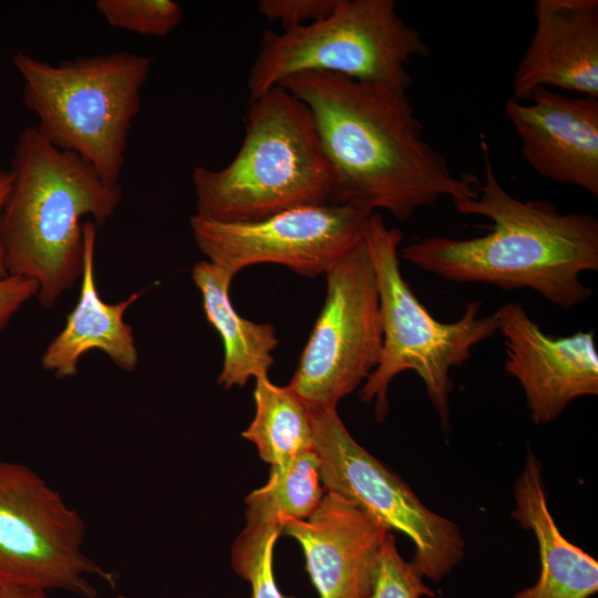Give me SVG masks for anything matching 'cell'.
<instances>
[{"label":"cell","mask_w":598,"mask_h":598,"mask_svg":"<svg viewBox=\"0 0 598 598\" xmlns=\"http://www.w3.org/2000/svg\"><path fill=\"white\" fill-rule=\"evenodd\" d=\"M278 85L311 112L336 175V204L384 209L403 221L442 197L476 196V179L454 176L424 138L406 92L324 72L297 73Z\"/></svg>","instance_id":"cell-1"},{"label":"cell","mask_w":598,"mask_h":598,"mask_svg":"<svg viewBox=\"0 0 598 598\" xmlns=\"http://www.w3.org/2000/svg\"><path fill=\"white\" fill-rule=\"evenodd\" d=\"M481 148L477 194L453 204L460 214L489 218L491 231L468 239L430 236L402 248V257L447 281L528 288L564 310L587 300L592 291L580 275L598 270V220L512 196L496 177L484 137Z\"/></svg>","instance_id":"cell-2"},{"label":"cell","mask_w":598,"mask_h":598,"mask_svg":"<svg viewBox=\"0 0 598 598\" xmlns=\"http://www.w3.org/2000/svg\"><path fill=\"white\" fill-rule=\"evenodd\" d=\"M12 187L0 225L8 275L34 280L37 298L52 308L81 278L84 217L103 225L122 199L121 185L104 182L78 155L56 148L35 126L13 145Z\"/></svg>","instance_id":"cell-3"},{"label":"cell","mask_w":598,"mask_h":598,"mask_svg":"<svg viewBox=\"0 0 598 598\" xmlns=\"http://www.w3.org/2000/svg\"><path fill=\"white\" fill-rule=\"evenodd\" d=\"M196 214L251 221L311 205L336 204L334 172L310 110L281 85L250 102L246 132L223 168L192 172Z\"/></svg>","instance_id":"cell-4"},{"label":"cell","mask_w":598,"mask_h":598,"mask_svg":"<svg viewBox=\"0 0 598 598\" xmlns=\"http://www.w3.org/2000/svg\"><path fill=\"white\" fill-rule=\"evenodd\" d=\"M153 59L128 51L51 64L23 51L12 54L25 107L39 133L86 162L107 184L118 185L128 133Z\"/></svg>","instance_id":"cell-5"},{"label":"cell","mask_w":598,"mask_h":598,"mask_svg":"<svg viewBox=\"0 0 598 598\" xmlns=\"http://www.w3.org/2000/svg\"><path fill=\"white\" fill-rule=\"evenodd\" d=\"M364 239L371 256L380 298L382 350L378 365L359 392L364 403H374L382 423L389 412L388 390L403 371H414L423 381L445 433L450 431V370L464 364L472 349L498 331L496 313L481 316V303L468 301L454 322L436 320L403 278L399 247L402 233L388 227L380 214L370 216Z\"/></svg>","instance_id":"cell-6"},{"label":"cell","mask_w":598,"mask_h":598,"mask_svg":"<svg viewBox=\"0 0 598 598\" xmlns=\"http://www.w3.org/2000/svg\"><path fill=\"white\" fill-rule=\"evenodd\" d=\"M431 49L396 12L393 0H338L331 14L307 25L265 31L247 79L249 103L302 72H324L406 92L408 65Z\"/></svg>","instance_id":"cell-7"},{"label":"cell","mask_w":598,"mask_h":598,"mask_svg":"<svg viewBox=\"0 0 598 598\" xmlns=\"http://www.w3.org/2000/svg\"><path fill=\"white\" fill-rule=\"evenodd\" d=\"M85 524L28 466L0 460V584L95 598L90 577L114 587L111 571L83 551Z\"/></svg>","instance_id":"cell-8"},{"label":"cell","mask_w":598,"mask_h":598,"mask_svg":"<svg viewBox=\"0 0 598 598\" xmlns=\"http://www.w3.org/2000/svg\"><path fill=\"white\" fill-rule=\"evenodd\" d=\"M309 414L324 492L347 498L389 532L411 539V563L422 577L439 581L448 575L464 557L460 527L429 509L400 476L361 446L337 408Z\"/></svg>","instance_id":"cell-9"},{"label":"cell","mask_w":598,"mask_h":598,"mask_svg":"<svg viewBox=\"0 0 598 598\" xmlns=\"http://www.w3.org/2000/svg\"><path fill=\"white\" fill-rule=\"evenodd\" d=\"M322 309L288 386L309 411L337 408L379 363L380 298L364 237L324 275Z\"/></svg>","instance_id":"cell-10"},{"label":"cell","mask_w":598,"mask_h":598,"mask_svg":"<svg viewBox=\"0 0 598 598\" xmlns=\"http://www.w3.org/2000/svg\"><path fill=\"white\" fill-rule=\"evenodd\" d=\"M373 212L353 205H311L251 221H218L194 215L190 229L207 261L233 276L274 264L305 277L328 270L364 237Z\"/></svg>","instance_id":"cell-11"},{"label":"cell","mask_w":598,"mask_h":598,"mask_svg":"<svg viewBox=\"0 0 598 598\" xmlns=\"http://www.w3.org/2000/svg\"><path fill=\"white\" fill-rule=\"evenodd\" d=\"M495 313L506 348L504 369L519 382L536 425L557 419L573 400L598 394L592 330L548 336L518 302L503 305Z\"/></svg>","instance_id":"cell-12"},{"label":"cell","mask_w":598,"mask_h":598,"mask_svg":"<svg viewBox=\"0 0 598 598\" xmlns=\"http://www.w3.org/2000/svg\"><path fill=\"white\" fill-rule=\"evenodd\" d=\"M388 533L352 502L326 492L308 518H285L281 534L301 546L319 598H370Z\"/></svg>","instance_id":"cell-13"},{"label":"cell","mask_w":598,"mask_h":598,"mask_svg":"<svg viewBox=\"0 0 598 598\" xmlns=\"http://www.w3.org/2000/svg\"><path fill=\"white\" fill-rule=\"evenodd\" d=\"M527 101L505 104L524 159L538 175L597 197L598 99L537 87Z\"/></svg>","instance_id":"cell-14"},{"label":"cell","mask_w":598,"mask_h":598,"mask_svg":"<svg viewBox=\"0 0 598 598\" xmlns=\"http://www.w3.org/2000/svg\"><path fill=\"white\" fill-rule=\"evenodd\" d=\"M533 38L512 83L514 101L537 87L598 99V1L537 0Z\"/></svg>","instance_id":"cell-15"},{"label":"cell","mask_w":598,"mask_h":598,"mask_svg":"<svg viewBox=\"0 0 598 598\" xmlns=\"http://www.w3.org/2000/svg\"><path fill=\"white\" fill-rule=\"evenodd\" d=\"M96 225L83 224V270L79 300L66 316L63 329L44 350L41 364L59 379L76 374L81 357L94 349L104 352L120 369L131 372L138 363L133 330L124 313L145 290L133 292L117 303H107L99 295L94 254Z\"/></svg>","instance_id":"cell-16"},{"label":"cell","mask_w":598,"mask_h":598,"mask_svg":"<svg viewBox=\"0 0 598 598\" xmlns=\"http://www.w3.org/2000/svg\"><path fill=\"white\" fill-rule=\"evenodd\" d=\"M512 516L533 532L538 544L540 574L513 598H589L598 591V561L559 530L547 504L542 464L528 452L514 486Z\"/></svg>","instance_id":"cell-17"},{"label":"cell","mask_w":598,"mask_h":598,"mask_svg":"<svg viewBox=\"0 0 598 598\" xmlns=\"http://www.w3.org/2000/svg\"><path fill=\"white\" fill-rule=\"evenodd\" d=\"M234 277L207 260L196 262L192 269L205 317L223 341L224 361L217 382L225 389L268 375L279 343L271 324L250 321L235 310L229 295Z\"/></svg>","instance_id":"cell-18"},{"label":"cell","mask_w":598,"mask_h":598,"mask_svg":"<svg viewBox=\"0 0 598 598\" xmlns=\"http://www.w3.org/2000/svg\"><path fill=\"white\" fill-rule=\"evenodd\" d=\"M254 401V417L241 435L256 446L262 461L279 466L313 450L309 411L288 385L259 377L255 379Z\"/></svg>","instance_id":"cell-19"},{"label":"cell","mask_w":598,"mask_h":598,"mask_svg":"<svg viewBox=\"0 0 598 598\" xmlns=\"http://www.w3.org/2000/svg\"><path fill=\"white\" fill-rule=\"evenodd\" d=\"M270 467L267 483L245 498L246 522L283 526L285 518H308L326 493L315 450L303 452L283 465Z\"/></svg>","instance_id":"cell-20"},{"label":"cell","mask_w":598,"mask_h":598,"mask_svg":"<svg viewBox=\"0 0 598 598\" xmlns=\"http://www.w3.org/2000/svg\"><path fill=\"white\" fill-rule=\"evenodd\" d=\"M281 533L280 524L246 522L231 546V567L249 584L250 598H295L279 589L274 573V549Z\"/></svg>","instance_id":"cell-21"},{"label":"cell","mask_w":598,"mask_h":598,"mask_svg":"<svg viewBox=\"0 0 598 598\" xmlns=\"http://www.w3.org/2000/svg\"><path fill=\"white\" fill-rule=\"evenodd\" d=\"M95 9L112 28L144 37H166L183 18L172 0H97Z\"/></svg>","instance_id":"cell-22"},{"label":"cell","mask_w":598,"mask_h":598,"mask_svg":"<svg viewBox=\"0 0 598 598\" xmlns=\"http://www.w3.org/2000/svg\"><path fill=\"white\" fill-rule=\"evenodd\" d=\"M435 597L411 561L400 555L394 535L389 532L383 540L370 598Z\"/></svg>","instance_id":"cell-23"},{"label":"cell","mask_w":598,"mask_h":598,"mask_svg":"<svg viewBox=\"0 0 598 598\" xmlns=\"http://www.w3.org/2000/svg\"><path fill=\"white\" fill-rule=\"evenodd\" d=\"M338 0H261L258 10L269 21H277L282 30L302 27L331 14Z\"/></svg>","instance_id":"cell-24"},{"label":"cell","mask_w":598,"mask_h":598,"mask_svg":"<svg viewBox=\"0 0 598 598\" xmlns=\"http://www.w3.org/2000/svg\"><path fill=\"white\" fill-rule=\"evenodd\" d=\"M38 291L39 286L32 279L13 275L0 278V331Z\"/></svg>","instance_id":"cell-25"},{"label":"cell","mask_w":598,"mask_h":598,"mask_svg":"<svg viewBox=\"0 0 598 598\" xmlns=\"http://www.w3.org/2000/svg\"><path fill=\"white\" fill-rule=\"evenodd\" d=\"M0 598H49L48 591L27 586L0 584Z\"/></svg>","instance_id":"cell-26"},{"label":"cell","mask_w":598,"mask_h":598,"mask_svg":"<svg viewBox=\"0 0 598 598\" xmlns=\"http://www.w3.org/2000/svg\"><path fill=\"white\" fill-rule=\"evenodd\" d=\"M12 179H13L12 173L10 172V169L0 171V225H1L2 213L11 192ZM7 275L8 274L4 266L3 251H2L1 240H0V278L6 277Z\"/></svg>","instance_id":"cell-27"},{"label":"cell","mask_w":598,"mask_h":598,"mask_svg":"<svg viewBox=\"0 0 598 598\" xmlns=\"http://www.w3.org/2000/svg\"><path fill=\"white\" fill-rule=\"evenodd\" d=\"M117 598H126V597H124V596H118Z\"/></svg>","instance_id":"cell-28"}]
</instances>
